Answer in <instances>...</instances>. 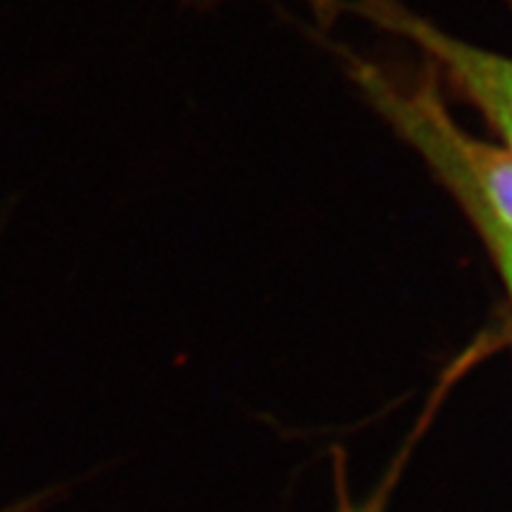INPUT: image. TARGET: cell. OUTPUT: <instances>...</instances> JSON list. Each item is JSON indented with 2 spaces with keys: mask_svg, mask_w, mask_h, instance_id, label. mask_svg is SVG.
I'll list each match as a JSON object with an SVG mask.
<instances>
[{
  "mask_svg": "<svg viewBox=\"0 0 512 512\" xmlns=\"http://www.w3.org/2000/svg\"><path fill=\"white\" fill-rule=\"evenodd\" d=\"M491 256H494L498 271H501V278L505 287H508L510 302H512V245H498L489 249Z\"/></svg>",
  "mask_w": 512,
  "mask_h": 512,
  "instance_id": "obj_3",
  "label": "cell"
},
{
  "mask_svg": "<svg viewBox=\"0 0 512 512\" xmlns=\"http://www.w3.org/2000/svg\"><path fill=\"white\" fill-rule=\"evenodd\" d=\"M38 505V501L34 498V501H24V503H19V505H15V508H10V510H5V512H31Z\"/></svg>",
  "mask_w": 512,
  "mask_h": 512,
  "instance_id": "obj_4",
  "label": "cell"
},
{
  "mask_svg": "<svg viewBox=\"0 0 512 512\" xmlns=\"http://www.w3.org/2000/svg\"><path fill=\"white\" fill-rule=\"evenodd\" d=\"M358 15L368 22L380 24L382 29L403 36L437 64L439 72L448 76H475V79L489 81L503 91L512 93V60L491 50L453 38L446 31L434 27L411 10L401 8L394 0H361Z\"/></svg>",
  "mask_w": 512,
  "mask_h": 512,
  "instance_id": "obj_2",
  "label": "cell"
},
{
  "mask_svg": "<svg viewBox=\"0 0 512 512\" xmlns=\"http://www.w3.org/2000/svg\"><path fill=\"white\" fill-rule=\"evenodd\" d=\"M349 64L351 79L453 192L486 247L512 245V152L467 133L432 79H408L354 55Z\"/></svg>",
  "mask_w": 512,
  "mask_h": 512,
  "instance_id": "obj_1",
  "label": "cell"
}]
</instances>
